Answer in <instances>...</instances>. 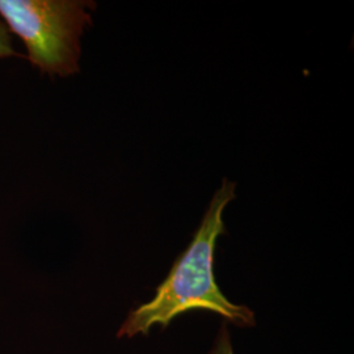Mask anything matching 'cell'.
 Instances as JSON below:
<instances>
[{"label":"cell","instance_id":"6da1fadb","mask_svg":"<svg viewBox=\"0 0 354 354\" xmlns=\"http://www.w3.org/2000/svg\"><path fill=\"white\" fill-rule=\"evenodd\" d=\"M235 183L223 180L193 241L156 288L153 298L127 315L118 330V337L149 335L155 326L167 328L174 319L189 311L218 314L238 327L256 324L252 310L230 302L215 281V245L225 231L223 212L235 198Z\"/></svg>","mask_w":354,"mask_h":354},{"label":"cell","instance_id":"7a4b0ae2","mask_svg":"<svg viewBox=\"0 0 354 354\" xmlns=\"http://www.w3.org/2000/svg\"><path fill=\"white\" fill-rule=\"evenodd\" d=\"M95 7L87 0H0V17L24 42L30 64L64 77L79 71L80 38Z\"/></svg>","mask_w":354,"mask_h":354},{"label":"cell","instance_id":"3957f363","mask_svg":"<svg viewBox=\"0 0 354 354\" xmlns=\"http://www.w3.org/2000/svg\"><path fill=\"white\" fill-rule=\"evenodd\" d=\"M210 354H234L231 337H230L226 324H223L219 329Z\"/></svg>","mask_w":354,"mask_h":354},{"label":"cell","instance_id":"277c9868","mask_svg":"<svg viewBox=\"0 0 354 354\" xmlns=\"http://www.w3.org/2000/svg\"><path fill=\"white\" fill-rule=\"evenodd\" d=\"M15 55L19 54L13 49L10 30L3 21H0V58H8Z\"/></svg>","mask_w":354,"mask_h":354}]
</instances>
